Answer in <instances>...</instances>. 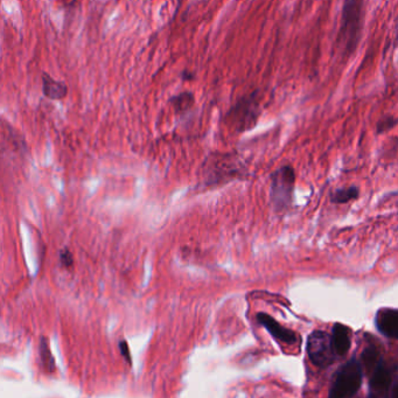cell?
<instances>
[{"label": "cell", "mask_w": 398, "mask_h": 398, "mask_svg": "<svg viewBox=\"0 0 398 398\" xmlns=\"http://www.w3.org/2000/svg\"><path fill=\"white\" fill-rule=\"evenodd\" d=\"M365 15V0H343L339 44L345 55H350L360 42Z\"/></svg>", "instance_id": "6da1fadb"}, {"label": "cell", "mask_w": 398, "mask_h": 398, "mask_svg": "<svg viewBox=\"0 0 398 398\" xmlns=\"http://www.w3.org/2000/svg\"><path fill=\"white\" fill-rule=\"evenodd\" d=\"M363 381V368L361 361L352 359L342 365L333 376V383L328 396L331 398L353 397L359 392Z\"/></svg>", "instance_id": "7a4b0ae2"}, {"label": "cell", "mask_w": 398, "mask_h": 398, "mask_svg": "<svg viewBox=\"0 0 398 398\" xmlns=\"http://www.w3.org/2000/svg\"><path fill=\"white\" fill-rule=\"evenodd\" d=\"M369 375V390L372 397L396 396L397 391V365L387 362L383 357L367 370Z\"/></svg>", "instance_id": "3957f363"}, {"label": "cell", "mask_w": 398, "mask_h": 398, "mask_svg": "<svg viewBox=\"0 0 398 398\" xmlns=\"http://www.w3.org/2000/svg\"><path fill=\"white\" fill-rule=\"evenodd\" d=\"M296 174L289 165L282 166L271 176L270 201L277 213L285 211L292 205Z\"/></svg>", "instance_id": "277c9868"}, {"label": "cell", "mask_w": 398, "mask_h": 398, "mask_svg": "<svg viewBox=\"0 0 398 398\" xmlns=\"http://www.w3.org/2000/svg\"><path fill=\"white\" fill-rule=\"evenodd\" d=\"M307 355L318 368H328L337 361L331 335L323 331H314L307 339Z\"/></svg>", "instance_id": "5b68a950"}, {"label": "cell", "mask_w": 398, "mask_h": 398, "mask_svg": "<svg viewBox=\"0 0 398 398\" xmlns=\"http://www.w3.org/2000/svg\"><path fill=\"white\" fill-rule=\"evenodd\" d=\"M228 123L237 131L243 132L252 129L258 118V101L256 95H249L240 98L230 110L228 115Z\"/></svg>", "instance_id": "8992f818"}, {"label": "cell", "mask_w": 398, "mask_h": 398, "mask_svg": "<svg viewBox=\"0 0 398 398\" xmlns=\"http://www.w3.org/2000/svg\"><path fill=\"white\" fill-rule=\"evenodd\" d=\"M257 321L260 326L264 327L276 340L286 343V345H296L299 342V338L294 332L289 328L283 326L281 323L274 320L270 314L260 312L257 314Z\"/></svg>", "instance_id": "52a82bcc"}, {"label": "cell", "mask_w": 398, "mask_h": 398, "mask_svg": "<svg viewBox=\"0 0 398 398\" xmlns=\"http://www.w3.org/2000/svg\"><path fill=\"white\" fill-rule=\"evenodd\" d=\"M377 331L388 339H397L398 313L394 308H382L376 313Z\"/></svg>", "instance_id": "ba28073f"}, {"label": "cell", "mask_w": 398, "mask_h": 398, "mask_svg": "<svg viewBox=\"0 0 398 398\" xmlns=\"http://www.w3.org/2000/svg\"><path fill=\"white\" fill-rule=\"evenodd\" d=\"M352 332L350 327L343 323H337L332 328V345L337 357H345L350 352L352 345Z\"/></svg>", "instance_id": "9c48e42d"}, {"label": "cell", "mask_w": 398, "mask_h": 398, "mask_svg": "<svg viewBox=\"0 0 398 398\" xmlns=\"http://www.w3.org/2000/svg\"><path fill=\"white\" fill-rule=\"evenodd\" d=\"M42 93L49 100L60 101L67 96L68 86L66 83L54 79L48 74H44L42 75Z\"/></svg>", "instance_id": "30bf717a"}, {"label": "cell", "mask_w": 398, "mask_h": 398, "mask_svg": "<svg viewBox=\"0 0 398 398\" xmlns=\"http://www.w3.org/2000/svg\"><path fill=\"white\" fill-rule=\"evenodd\" d=\"M360 196V189L357 186H350L347 188H340L337 189L335 192L332 194V202L337 203V205H342V203H348L350 201L357 200Z\"/></svg>", "instance_id": "8fae6325"}, {"label": "cell", "mask_w": 398, "mask_h": 398, "mask_svg": "<svg viewBox=\"0 0 398 398\" xmlns=\"http://www.w3.org/2000/svg\"><path fill=\"white\" fill-rule=\"evenodd\" d=\"M173 108L176 109V113H184L188 109L192 108L194 104V96L191 93H182L171 100Z\"/></svg>", "instance_id": "7c38bea8"}, {"label": "cell", "mask_w": 398, "mask_h": 398, "mask_svg": "<svg viewBox=\"0 0 398 398\" xmlns=\"http://www.w3.org/2000/svg\"><path fill=\"white\" fill-rule=\"evenodd\" d=\"M40 357H41L42 366L45 367L47 372H55L57 366H55L53 355H52L50 350H49L47 339H41V342H40Z\"/></svg>", "instance_id": "4fadbf2b"}, {"label": "cell", "mask_w": 398, "mask_h": 398, "mask_svg": "<svg viewBox=\"0 0 398 398\" xmlns=\"http://www.w3.org/2000/svg\"><path fill=\"white\" fill-rule=\"evenodd\" d=\"M396 123H397V120H396L395 117L386 116L379 120V124H377V132H379V133H383V132L388 131V130H391V129L395 128Z\"/></svg>", "instance_id": "5bb4252c"}, {"label": "cell", "mask_w": 398, "mask_h": 398, "mask_svg": "<svg viewBox=\"0 0 398 398\" xmlns=\"http://www.w3.org/2000/svg\"><path fill=\"white\" fill-rule=\"evenodd\" d=\"M60 259L61 263L64 264V267H73V263H74V260H73V256L72 254L69 252V250H67V249L61 252Z\"/></svg>", "instance_id": "9a60e30c"}, {"label": "cell", "mask_w": 398, "mask_h": 398, "mask_svg": "<svg viewBox=\"0 0 398 398\" xmlns=\"http://www.w3.org/2000/svg\"><path fill=\"white\" fill-rule=\"evenodd\" d=\"M120 352H122V355L124 357L125 360L128 362L129 365H131V357H130V350H129V345L126 341L122 340L120 342Z\"/></svg>", "instance_id": "2e32d148"}]
</instances>
